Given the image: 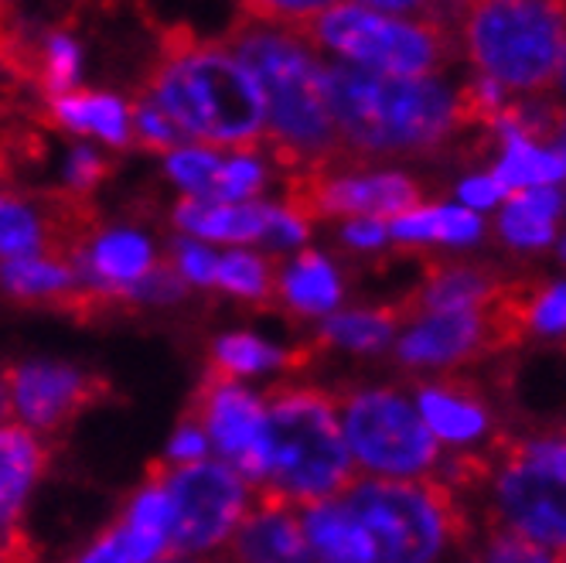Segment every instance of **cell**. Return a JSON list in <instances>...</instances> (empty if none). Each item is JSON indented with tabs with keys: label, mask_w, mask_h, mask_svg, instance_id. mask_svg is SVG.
I'll use <instances>...</instances> for the list:
<instances>
[{
	"label": "cell",
	"mask_w": 566,
	"mask_h": 563,
	"mask_svg": "<svg viewBox=\"0 0 566 563\" xmlns=\"http://www.w3.org/2000/svg\"><path fill=\"white\" fill-rule=\"evenodd\" d=\"M328 106L342 150L413 157L448 144L468 124L464 100L437 75H386L352 62L328 65Z\"/></svg>",
	"instance_id": "1"
},
{
	"label": "cell",
	"mask_w": 566,
	"mask_h": 563,
	"mask_svg": "<svg viewBox=\"0 0 566 563\" xmlns=\"http://www.w3.org/2000/svg\"><path fill=\"white\" fill-rule=\"evenodd\" d=\"M147 96L175 119L188 140L250 150L266 137L260 79L232 45L198 42L188 31H171L147 83Z\"/></svg>",
	"instance_id": "2"
},
{
	"label": "cell",
	"mask_w": 566,
	"mask_h": 563,
	"mask_svg": "<svg viewBox=\"0 0 566 563\" xmlns=\"http://www.w3.org/2000/svg\"><path fill=\"white\" fill-rule=\"evenodd\" d=\"M229 45L253 69L266 100V137L297 168L335 160L342 137L328 106V62L297 28L250 21L229 34Z\"/></svg>",
	"instance_id": "3"
},
{
	"label": "cell",
	"mask_w": 566,
	"mask_h": 563,
	"mask_svg": "<svg viewBox=\"0 0 566 563\" xmlns=\"http://www.w3.org/2000/svg\"><path fill=\"white\" fill-rule=\"evenodd\" d=\"M266 410L270 471L260 486L263 499L307 505L338 496L355 475V461L335 399L317 389H280L266 399Z\"/></svg>",
	"instance_id": "4"
},
{
	"label": "cell",
	"mask_w": 566,
	"mask_h": 563,
	"mask_svg": "<svg viewBox=\"0 0 566 563\" xmlns=\"http://www.w3.org/2000/svg\"><path fill=\"white\" fill-rule=\"evenodd\" d=\"M458 31L474 72L509 93H539L566 55V0H468Z\"/></svg>",
	"instance_id": "5"
},
{
	"label": "cell",
	"mask_w": 566,
	"mask_h": 563,
	"mask_svg": "<svg viewBox=\"0 0 566 563\" xmlns=\"http://www.w3.org/2000/svg\"><path fill=\"white\" fill-rule=\"evenodd\" d=\"M297 31L338 62L386 75H437L454 52L451 24L379 11L358 0H338Z\"/></svg>",
	"instance_id": "6"
},
{
	"label": "cell",
	"mask_w": 566,
	"mask_h": 563,
	"mask_svg": "<svg viewBox=\"0 0 566 563\" xmlns=\"http://www.w3.org/2000/svg\"><path fill=\"white\" fill-rule=\"evenodd\" d=\"M358 515L386 563H430L451 550L461 519L454 496L423 478H352L338 492Z\"/></svg>",
	"instance_id": "7"
},
{
	"label": "cell",
	"mask_w": 566,
	"mask_h": 563,
	"mask_svg": "<svg viewBox=\"0 0 566 563\" xmlns=\"http://www.w3.org/2000/svg\"><path fill=\"white\" fill-rule=\"evenodd\" d=\"M355 468L382 478H427L440 461V440L417 399L399 389H358L338 407Z\"/></svg>",
	"instance_id": "8"
},
{
	"label": "cell",
	"mask_w": 566,
	"mask_h": 563,
	"mask_svg": "<svg viewBox=\"0 0 566 563\" xmlns=\"http://www.w3.org/2000/svg\"><path fill=\"white\" fill-rule=\"evenodd\" d=\"M175 515L168 556H198L226 546L250 512V481L229 461H191L160 475Z\"/></svg>",
	"instance_id": "9"
},
{
	"label": "cell",
	"mask_w": 566,
	"mask_h": 563,
	"mask_svg": "<svg viewBox=\"0 0 566 563\" xmlns=\"http://www.w3.org/2000/svg\"><path fill=\"white\" fill-rule=\"evenodd\" d=\"M489 505L502 530L566 553V468L512 448L489 481Z\"/></svg>",
	"instance_id": "10"
},
{
	"label": "cell",
	"mask_w": 566,
	"mask_h": 563,
	"mask_svg": "<svg viewBox=\"0 0 566 563\" xmlns=\"http://www.w3.org/2000/svg\"><path fill=\"white\" fill-rule=\"evenodd\" d=\"M191 417L206 427L212 448L229 461L242 478L263 486L270 471V410L266 399L239 386V379L212 373L201 383Z\"/></svg>",
	"instance_id": "11"
},
{
	"label": "cell",
	"mask_w": 566,
	"mask_h": 563,
	"mask_svg": "<svg viewBox=\"0 0 566 563\" xmlns=\"http://www.w3.org/2000/svg\"><path fill=\"white\" fill-rule=\"evenodd\" d=\"M291 206H297L307 219L311 216H382L392 219L396 212L420 202V188L402 171H328V165L307 168V175L294 185Z\"/></svg>",
	"instance_id": "12"
},
{
	"label": "cell",
	"mask_w": 566,
	"mask_h": 563,
	"mask_svg": "<svg viewBox=\"0 0 566 563\" xmlns=\"http://www.w3.org/2000/svg\"><path fill=\"white\" fill-rule=\"evenodd\" d=\"M505 314L495 304L489 307H454V311H420L413 325L396 338V355L402 366L413 369H443L478 355L492 342L495 332H505Z\"/></svg>",
	"instance_id": "13"
},
{
	"label": "cell",
	"mask_w": 566,
	"mask_h": 563,
	"mask_svg": "<svg viewBox=\"0 0 566 563\" xmlns=\"http://www.w3.org/2000/svg\"><path fill=\"white\" fill-rule=\"evenodd\" d=\"M14 417L38 434H52L69 424L75 414H83L93 399L106 393V383L78 373L72 366H52V362H28L11 376Z\"/></svg>",
	"instance_id": "14"
},
{
	"label": "cell",
	"mask_w": 566,
	"mask_h": 563,
	"mask_svg": "<svg viewBox=\"0 0 566 563\" xmlns=\"http://www.w3.org/2000/svg\"><path fill=\"white\" fill-rule=\"evenodd\" d=\"M49 465V448L34 427L0 424V560L28 556L21 512Z\"/></svg>",
	"instance_id": "15"
},
{
	"label": "cell",
	"mask_w": 566,
	"mask_h": 563,
	"mask_svg": "<svg viewBox=\"0 0 566 563\" xmlns=\"http://www.w3.org/2000/svg\"><path fill=\"white\" fill-rule=\"evenodd\" d=\"M72 267L96 291L127 301V291L154 267V250L140 232L113 229V232L93 236L90 243L78 250Z\"/></svg>",
	"instance_id": "16"
},
{
	"label": "cell",
	"mask_w": 566,
	"mask_h": 563,
	"mask_svg": "<svg viewBox=\"0 0 566 563\" xmlns=\"http://www.w3.org/2000/svg\"><path fill=\"white\" fill-rule=\"evenodd\" d=\"M297 512H301V526H304L311 560H328V563H373V560H379L369 530L361 526L358 515L345 505L342 496L297 505Z\"/></svg>",
	"instance_id": "17"
},
{
	"label": "cell",
	"mask_w": 566,
	"mask_h": 563,
	"mask_svg": "<svg viewBox=\"0 0 566 563\" xmlns=\"http://www.w3.org/2000/svg\"><path fill=\"white\" fill-rule=\"evenodd\" d=\"M229 546L239 560H263V563L311 560L297 505L280 499H263L260 509L247 512Z\"/></svg>",
	"instance_id": "18"
},
{
	"label": "cell",
	"mask_w": 566,
	"mask_h": 563,
	"mask_svg": "<svg viewBox=\"0 0 566 563\" xmlns=\"http://www.w3.org/2000/svg\"><path fill=\"white\" fill-rule=\"evenodd\" d=\"M417 407L433 430V437L448 448H471L492 430V414L481 399L454 383H423L417 393Z\"/></svg>",
	"instance_id": "19"
},
{
	"label": "cell",
	"mask_w": 566,
	"mask_h": 563,
	"mask_svg": "<svg viewBox=\"0 0 566 563\" xmlns=\"http://www.w3.org/2000/svg\"><path fill=\"white\" fill-rule=\"evenodd\" d=\"M270 219V206L260 202H226V198H185L175 212V222L206 239V243H229V247H247L263 243Z\"/></svg>",
	"instance_id": "20"
},
{
	"label": "cell",
	"mask_w": 566,
	"mask_h": 563,
	"mask_svg": "<svg viewBox=\"0 0 566 563\" xmlns=\"http://www.w3.org/2000/svg\"><path fill=\"white\" fill-rule=\"evenodd\" d=\"M566 212V191L559 185H536L509 191L499 206V236L512 250L533 253L556 239V222Z\"/></svg>",
	"instance_id": "21"
},
{
	"label": "cell",
	"mask_w": 566,
	"mask_h": 563,
	"mask_svg": "<svg viewBox=\"0 0 566 563\" xmlns=\"http://www.w3.org/2000/svg\"><path fill=\"white\" fill-rule=\"evenodd\" d=\"M484 222L481 212L454 206H410L389 219V239L399 247H451L468 250L481 243Z\"/></svg>",
	"instance_id": "22"
},
{
	"label": "cell",
	"mask_w": 566,
	"mask_h": 563,
	"mask_svg": "<svg viewBox=\"0 0 566 563\" xmlns=\"http://www.w3.org/2000/svg\"><path fill=\"white\" fill-rule=\"evenodd\" d=\"M499 181L505 191L536 188V185H563L566 181V140H533V137H509L502 140V154L495 160Z\"/></svg>",
	"instance_id": "23"
},
{
	"label": "cell",
	"mask_w": 566,
	"mask_h": 563,
	"mask_svg": "<svg viewBox=\"0 0 566 563\" xmlns=\"http://www.w3.org/2000/svg\"><path fill=\"white\" fill-rule=\"evenodd\" d=\"M52 113L62 127L86 134V137H99L106 144H127L130 140V110L119 103L116 96H103V93H55L52 100Z\"/></svg>",
	"instance_id": "24"
},
{
	"label": "cell",
	"mask_w": 566,
	"mask_h": 563,
	"mask_svg": "<svg viewBox=\"0 0 566 563\" xmlns=\"http://www.w3.org/2000/svg\"><path fill=\"white\" fill-rule=\"evenodd\" d=\"M280 298L301 314H332L342 304V277L328 257L304 250L283 270Z\"/></svg>",
	"instance_id": "25"
},
{
	"label": "cell",
	"mask_w": 566,
	"mask_h": 563,
	"mask_svg": "<svg viewBox=\"0 0 566 563\" xmlns=\"http://www.w3.org/2000/svg\"><path fill=\"white\" fill-rule=\"evenodd\" d=\"M495 298H499V288L484 270L443 267L423 284L417 304L420 311H454V307H489L495 304Z\"/></svg>",
	"instance_id": "26"
},
{
	"label": "cell",
	"mask_w": 566,
	"mask_h": 563,
	"mask_svg": "<svg viewBox=\"0 0 566 563\" xmlns=\"http://www.w3.org/2000/svg\"><path fill=\"white\" fill-rule=\"evenodd\" d=\"M321 335L335 348L373 355L396 338V317L386 311H332Z\"/></svg>",
	"instance_id": "27"
},
{
	"label": "cell",
	"mask_w": 566,
	"mask_h": 563,
	"mask_svg": "<svg viewBox=\"0 0 566 563\" xmlns=\"http://www.w3.org/2000/svg\"><path fill=\"white\" fill-rule=\"evenodd\" d=\"M216 373L222 376H232V379H247V376H260V373H270L276 366H287L291 355L256 338V335H226L216 342Z\"/></svg>",
	"instance_id": "28"
},
{
	"label": "cell",
	"mask_w": 566,
	"mask_h": 563,
	"mask_svg": "<svg viewBox=\"0 0 566 563\" xmlns=\"http://www.w3.org/2000/svg\"><path fill=\"white\" fill-rule=\"evenodd\" d=\"M222 157L209 144H181L168 154V175L181 185L191 198H216Z\"/></svg>",
	"instance_id": "29"
},
{
	"label": "cell",
	"mask_w": 566,
	"mask_h": 563,
	"mask_svg": "<svg viewBox=\"0 0 566 563\" xmlns=\"http://www.w3.org/2000/svg\"><path fill=\"white\" fill-rule=\"evenodd\" d=\"M160 556H168V543H160L140 530H134L127 519H119L103 540H96L90 546V553L83 560H90V563H103V560H109V563H144V560H160Z\"/></svg>",
	"instance_id": "30"
},
{
	"label": "cell",
	"mask_w": 566,
	"mask_h": 563,
	"mask_svg": "<svg viewBox=\"0 0 566 563\" xmlns=\"http://www.w3.org/2000/svg\"><path fill=\"white\" fill-rule=\"evenodd\" d=\"M216 284L226 288L235 298H250L260 301L270 294V267L263 257L250 253V250H232L226 257H219V277Z\"/></svg>",
	"instance_id": "31"
},
{
	"label": "cell",
	"mask_w": 566,
	"mask_h": 563,
	"mask_svg": "<svg viewBox=\"0 0 566 563\" xmlns=\"http://www.w3.org/2000/svg\"><path fill=\"white\" fill-rule=\"evenodd\" d=\"M518 325H525L536 335L546 338H559L566 335V280H556V284L536 291L525 304L512 307Z\"/></svg>",
	"instance_id": "32"
},
{
	"label": "cell",
	"mask_w": 566,
	"mask_h": 563,
	"mask_svg": "<svg viewBox=\"0 0 566 563\" xmlns=\"http://www.w3.org/2000/svg\"><path fill=\"white\" fill-rule=\"evenodd\" d=\"M263 185H266V165L256 154L235 150L232 157H222L216 198H226V202H250V198L263 191Z\"/></svg>",
	"instance_id": "33"
},
{
	"label": "cell",
	"mask_w": 566,
	"mask_h": 563,
	"mask_svg": "<svg viewBox=\"0 0 566 563\" xmlns=\"http://www.w3.org/2000/svg\"><path fill=\"white\" fill-rule=\"evenodd\" d=\"M78 65H83V52L69 34L45 38V49L38 52V79L49 93H69L78 79Z\"/></svg>",
	"instance_id": "34"
},
{
	"label": "cell",
	"mask_w": 566,
	"mask_h": 563,
	"mask_svg": "<svg viewBox=\"0 0 566 563\" xmlns=\"http://www.w3.org/2000/svg\"><path fill=\"white\" fill-rule=\"evenodd\" d=\"M250 18L266 21V24H283V28H304L311 18L328 11L338 0H239Z\"/></svg>",
	"instance_id": "35"
},
{
	"label": "cell",
	"mask_w": 566,
	"mask_h": 563,
	"mask_svg": "<svg viewBox=\"0 0 566 563\" xmlns=\"http://www.w3.org/2000/svg\"><path fill=\"white\" fill-rule=\"evenodd\" d=\"M134 119V131H137V140L140 144H147V147H181L188 137H185V131L175 124V119L160 110L150 96H144L140 100V106H137V113L130 116Z\"/></svg>",
	"instance_id": "36"
},
{
	"label": "cell",
	"mask_w": 566,
	"mask_h": 563,
	"mask_svg": "<svg viewBox=\"0 0 566 563\" xmlns=\"http://www.w3.org/2000/svg\"><path fill=\"white\" fill-rule=\"evenodd\" d=\"M307 239V216L297 206H270L263 243L270 250H297Z\"/></svg>",
	"instance_id": "37"
},
{
	"label": "cell",
	"mask_w": 566,
	"mask_h": 563,
	"mask_svg": "<svg viewBox=\"0 0 566 563\" xmlns=\"http://www.w3.org/2000/svg\"><path fill=\"white\" fill-rule=\"evenodd\" d=\"M178 273L188 284L212 288L219 277V257L206 247V239H181L178 243Z\"/></svg>",
	"instance_id": "38"
},
{
	"label": "cell",
	"mask_w": 566,
	"mask_h": 563,
	"mask_svg": "<svg viewBox=\"0 0 566 563\" xmlns=\"http://www.w3.org/2000/svg\"><path fill=\"white\" fill-rule=\"evenodd\" d=\"M484 560H499V563H543V560H553V553L543 550L533 540H525V536L499 526L492 533V540L484 543Z\"/></svg>",
	"instance_id": "39"
},
{
	"label": "cell",
	"mask_w": 566,
	"mask_h": 563,
	"mask_svg": "<svg viewBox=\"0 0 566 563\" xmlns=\"http://www.w3.org/2000/svg\"><path fill=\"white\" fill-rule=\"evenodd\" d=\"M505 185L499 181L495 171H478V175H468L461 185H458V202L474 209V212H492L505 202Z\"/></svg>",
	"instance_id": "40"
},
{
	"label": "cell",
	"mask_w": 566,
	"mask_h": 563,
	"mask_svg": "<svg viewBox=\"0 0 566 563\" xmlns=\"http://www.w3.org/2000/svg\"><path fill=\"white\" fill-rule=\"evenodd\" d=\"M342 243L358 253H376L389 243V219L382 216H348L342 226Z\"/></svg>",
	"instance_id": "41"
},
{
	"label": "cell",
	"mask_w": 566,
	"mask_h": 563,
	"mask_svg": "<svg viewBox=\"0 0 566 563\" xmlns=\"http://www.w3.org/2000/svg\"><path fill=\"white\" fill-rule=\"evenodd\" d=\"M212 448V440L206 434V427H201L195 417H188L178 434L171 437V445H168V465H191V461H201L209 455Z\"/></svg>",
	"instance_id": "42"
},
{
	"label": "cell",
	"mask_w": 566,
	"mask_h": 563,
	"mask_svg": "<svg viewBox=\"0 0 566 563\" xmlns=\"http://www.w3.org/2000/svg\"><path fill=\"white\" fill-rule=\"evenodd\" d=\"M103 175H106V160H103L99 154H93L90 147H78V150L69 157L65 178H69V185H72L75 195H86Z\"/></svg>",
	"instance_id": "43"
},
{
	"label": "cell",
	"mask_w": 566,
	"mask_h": 563,
	"mask_svg": "<svg viewBox=\"0 0 566 563\" xmlns=\"http://www.w3.org/2000/svg\"><path fill=\"white\" fill-rule=\"evenodd\" d=\"M358 4H369V8H379V11H392V14L437 18V21L454 28V21H448V14H443V11H451V4H443V0H358Z\"/></svg>",
	"instance_id": "44"
},
{
	"label": "cell",
	"mask_w": 566,
	"mask_h": 563,
	"mask_svg": "<svg viewBox=\"0 0 566 563\" xmlns=\"http://www.w3.org/2000/svg\"><path fill=\"white\" fill-rule=\"evenodd\" d=\"M512 448L522 451V455H530V458H539V461L566 468V434L530 437V440H518V445H512Z\"/></svg>",
	"instance_id": "45"
},
{
	"label": "cell",
	"mask_w": 566,
	"mask_h": 563,
	"mask_svg": "<svg viewBox=\"0 0 566 563\" xmlns=\"http://www.w3.org/2000/svg\"><path fill=\"white\" fill-rule=\"evenodd\" d=\"M14 417V396H11V383L8 376L0 379V424H8Z\"/></svg>",
	"instance_id": "46"
},
{
	"label": "cell",
	"mask_w": 566,
	"mask_h": 563,
	"mask_svg": "<svg viewBox=\"0 0 566 563\" xmlns=\"http://www.w3.org/2000/svg\"><path fill=\"white\" fill-rule=\"evenodd\" d=\"M556 90H559V96L566 100V55H563V65H559V72H556V83H553Z\"/></svg>",
	"instance_id": "47"
},
{
	"label": "cell",
	"mask_w": 566,
	"mask_h": 563,
	"mask_svg": "<svg viewBox=\"0 0 566 563\" xmlns=\"http://www.w3.org/2000/svg\"><path fill=\"white\" fill-rule=\"evenodd\" d=\"M556 140H566V106H563V113H559V124H556V134H553Z\"/></svg>",
	"instance_id": "48"
},
{
	"label": "cell",
	"mask_w": 566,
	"mask_h": 563,
	"mask_svg": "<svg viewBox=\"0 0 566 563\" xmlns=\"http://www.w3.org/2000/svg\"><path fill=\"white\" fill-rule=\"evenodd\" d=\"M559 257L566 260V236H563V243H559Z\"/></svg>",
	"instance_id": "49"
},
{
	"label": "cell",
	"mask_w": 566,
	"mask_h": 563,
	"mask_svg": "<svg viewBox=\"0 0 566 563\" xmlns=\"http://www.w3.org/2000/svg\"><path fill=\"white\" fill-rule=\"evenodd\" d=\"M563 560H566V553H563Z\"/></svg>",
	"instance_id": "50"
}]
</instances>
